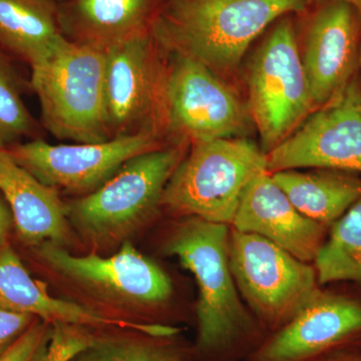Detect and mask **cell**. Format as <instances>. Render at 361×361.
Listing matches in <instances>:
<instances>
[{
	"label": "cell",
	"instance_id": "cell-1",
	"mask_svg": "<svg viewBox=\"0 0 361 361\" xmlns=\"http://www.w3.org/2000/svg\"><path fill=\"white\" fill-rule=\"evenodd\" d=\"M230 228L200 218H172L161 236V253L179 259L196 280L194 345L204 361H245L266 337L230 269Z\"/></svg>",
	"mask_w": 361,
	"mask_h": 361
},
{
	"label": "cell",
	"instance_id": "cell-2",
	"mask_svg": "<svg viewBox=\"0 0 361 361\" xmlns=\"http://www.w3.org/2000/svg\"><path fill=\"white\" fill-rule=\"evenodd\" d=\"M32 249L54 279L90 310L145 325L179 327L187 322L172 277L130 241L109 257L96 252L75 255L51 242Z\"/></svg>",
	"mask_w": 361,
	"mask_h": 361
},
{
	"label": "cell",
	"instance_id": "cell-3",
	"mask_svg": "<svg viewBox=\"0 0 361 361\" xmlns=\"http://www.w3.org/2000/svg\"><path fill=\"white\" fill-rule=\"evenodd\" d=\"M310 0H165L152 32L159 45L211 70L238 66L259 35Z\"/></svg>",
	"mask_w": 361,
	"mask_h": 361
},
{
	"label": "cell",
	"instance_id": "cell-4",
	"mask_svg": "<svg viewBox=\"0 0 361 361\" xmlns=\"http://www.w3.org/2000/svg\"><path fill=\"white\" fill-rule=\"evenodd\" d=\"M185 155L175 146L135 156L96 191L66 202L73 232L99 254L130 241L160 213L164 191Z\"/></svg>",
	"mask_w": 361,
	"mask_h": 361
},
{
	"label": "cell",
	"instance_id": "cell-5",
	"mask_svg": "<svg viewBox=\"0 0 361 361\" xmlns=\"http://www.w3.org/2000/svg\"><path fill=\"white\" fill-rule=\"evenodd\" d=\"M30 66L45 129L80 144L111 139L104 116V49L63 37Z\"/></svg>",
	"mask_w": 361,
	"mask_h": 361
},
{
	"label": "cell",
	"instance_id": "cell-6",
	"mask_svg": "<svg viewBox=\"0 0 361 361\" xmlns=\"http://www.w3.org/2000/svg\"><path fill=\"white\" fill-rule=\"evenodd\" d=\"M264 170V151L248 140L195 142L169 180L161 210L231 227L247 187Z\"/></svg>",
	"mask_w": 361,
	"mask_h": 361
},
{
	"label": "cell",
	"instance_id": "cell-7",
	"mask_svg": "<svg viewBox=\"0 0 361 361\" xmlns=\"http://www.w3.org/2000/svg\"><path fill=\"white\" fill-rule=\"evenodd\" d=\"M229 263L240 295L266 336L291 322L322 286L313 263L232 227Z\"/></svg>",
	"mask_w": 361,
	"mask_h": 361
},
{
	"label": "cell",
	"instance_id": "cell-8",
	"mask_svg": "<svg viewBox=\"0 0 361 361\" xmlns=\"http://www.w3.org/2000/svg\"><path fill=\"white\" fill-rule=\"evenodd\" d=\"M293 16L275 21L249 73L251 116L265 154L283 142L314 110Z\"/></svg>",
	"mask_w": 361,
	"mask_h": 361
},
{
	"label": "cell",
	"instance_id": "cell-9",
	"mask_svg": "<svg viewBox=\"0 0 361 361\" xmlns=\"http://www.w3.org/2000/svg\"><path fill=\"white\" fill-rule=\"evenodd\" d=\"M361 351V287L322 285L300 312L245 361H325Z\"/></svg>",
	"mask_w": 361,
	"mask_h": 361
},
{
	"label": "cell",
	"instance_id": "cell-10",
	"mask_svg": "<svg viewBox=\"0 0 361 361\" xmlns=\"http://www.w3.org/2000/svg\"><path fill=\"white\" fill-rule=\"evenodd\" d=\"M271 173L313 168L361 174V80L348 84L266 154Z\"/></svg>",
	"mask_w": 361,
	"mask_h": 361
},
{
	"label": "cell",
	"instance_id": "cell-11",
	"mask_svg": "<svg viewBox=\"0 0 361 361\" xmlns=\"http://www.w3.org/2000/svg\"><path fill=\"white\" fill-rule=\"evenodd\" d=\"M159 110L168 125L195 142L234 139L246 132L248 118L237 97L213 70L175 54L163 75Z\"/></svg>",
	"mask_w": 361,
	"mask_h": 361
},
{
	"label": "cell",
	"instance_id": "cell-12",
	"mask_svg": "<svg viewBox=\"0 0 361 361\" xmlns=\"http://www.w3.org/2000/svg\"><path fill=\"white\" fill-rule=\"evenodd\" d=\"M159 148L155 128L149 127L94 144L51 145L35 140L7 152L42 184L85 196L103 186L130 159Z\"/></svg>",
	"mask_w": 361,
	"mask_h": 361
},
{
	"label": "cell",
	"instance_id": "cell-13",
	"mask_svg": "<svg viewBox=\"0 0 361 361\" xmlns=\"http://www.w3.org/2000/svg\"><path fill=\"white\" fill-rule=\"evenodd\" d=\"M158 47L151 30L104 49V116L111 137L154 127L148 118L159 110L163 80Z\"/></svg>",
	"mask_w": 361,
	"mask_h": 361
},
{
	"label": "cell",
	"instance_id": "cell-14",
	"mask_svg": "<svg viewBox=\"0 0 361 361\" xmlns=\"http://www.w3.org/2000/svg\"><path fill=\"white\" fill-rule=\"evenodd\" d=\"M317 2L306 20L302 59L314 110L355 75L361 42V13L356 7L341 0Z\"/></svg>",
	"mask_w": 361,
	"mask_h": 361
},
{
	"label": "cell",
	"instance_id": "cell-15",
	"mask_svg": "<svg viewBox=\"0 0 361 361\" xmlns=\"http://www.w3.org/2000/svg\"><path fill=\"white\" fill-rule=\"evenodd\" d=\"M231 227L263 237L307 263L314 262L329 232L299 212L267 170L247 187Z\"/></svg>",
	"mask_w": 361,
	"mask_h": 361
},
{
	"label": "cell",
	"instance_id": "cell-16",
	"mask_svg": "<svg viewBox=\"0 0 361 361\" xmlns=\"http://www.w3.org/2000/svg\"><path fill=\"white\" fill-rule=\"evenodd\" d=\"M0 191L13 214L16 232L30 247L51 242L70 249L77 235L56 189L40 183L0 146Z\"/></svg>",
	"mask_w": 361,
	"mask_h": 361
},
{
	"label": "cell",
	"instance_id": "cell-17",
	"mask_svg": "<svg viewBox=\"0 0 361 361\" xmlns=\"http://www.w3.org/2000/svg\"><path fill=\"white\" fill-rule=\"evenodd\" d=\"M0 310L28 314L54 325L87 329H130L153 332L151 325L123 322L90 310L68 299L49 293L42 282L30 276L18 254L9 245L0 251Z\"/></svg>",
	"mask_w": 361,
	"mask_h": 361
},
{
	"label": "cell",
	"instance_id": "cell-18",
	"mask_svg": "<svg viewBox=\"0 0 361 361\" xmlns=\"http://www.w3.org/2000/svg\"><path fill=\"white\" fill-rule=\"evenodd\" d=\"M165 0H58L63 35L73 42L106 49L151 30Z\"/></svg>",
	"mask_w": 361,
	"mask_h": 361
},
{
	"label": "cell",
	"instance_id": "cell-19",
	"mask_svg": "<svg viewBox=\"0 0 361 361\" xmlns=\"http://www.w3.org/2000/svg\"><path fill=\"white\" fill-rule=\"evenodd\" d=\"M271 175L299 212L329 228L361 197V178L353 173L318 169Z\"/></svg>",
	"mask_w": 361,
	"mask_h": 361
},
{
	"label": "cell",
	"instance_id": "cell-20",
	"mask_svg": "<svg viewBox=\"0 0 361 361\" xmlns=\"http://www.w3.org/2000/svg\"><path fill=\"white\" fill-rule=\"evenodd\" d=\"M68 361H204L179 331L152 334L130 329L94 332L92 341Z\"/></svg>",
	"mask_w": 361,
	"mask_h": 361
},
{
	"label": "cell",
	"instance_id": "cell-21",
	"mask_svg": "<svg viewBox=\"0 0 361 361\" xmlns=\"http://www.w3.org/2000/svg\"><path fill=\"white\" fill-rule=\"evenodd\" d=\"M58 0H0V42L30 66L45 58L61 37Z\"/></svg>",
	"mask_w": 361,
	"mask_h": 361
},
{
	"label": "cell",
	"instance_id": "cell-22",
	"mask_svg": "<svg viewBox=\"0 0 361 361\" xmlns=\"http://www.w3.org/2000/svg\"><path fill=\"white\" fill-rule=\"evenodd\" d=\"M313 265L320 285L345 282L361 287V197L330 226Z\"/></svg>",
	"mask_w": 361,
	"mask_h": 361
},
{
	"label": "cell",
	"instance_id": "cell-23",
	"mask_svg": "<svg viewBox=\"0 0 361 361\" xmlns=\"http://www.w3.org/2000/svg\"><path fill=\"white\" fill-rule=\"evenodd\" d=\"M33 130V121L8 73L0 65V137L4 144Z\"/></svg>",
	"mask_w": 361,
	"mask_h": 361
},
{
	"label": "cell",
	"instance_id": "cell-24",
	"mask_svg": "<svg viewBox=\"0 0 361 361\" xmlns=\"http://www.w3.org/2000/svg\"><path fill=\"white\" fill-rule=\"evenodd\" d=\"M52 336V325L37 319L0 355V361H45Z\"/></svg>",
	"mask_w": 361,
	"mask_h": 361
},
{
	"label": "cell",
	"instance_id": "cell-25",
	"mask_svg": "<svg viewBox=\"0 0 361 361\" xmlns=\"http://www.w3.org/2000/svg\"><path fill=\"white\" fill-rule=\"evenodd\" d=\"M39 318L0 310V355Z\"/></svg>",
	"mask_w": 361,
	"mask_h": 361
},
{
	"label": "cell",
	"instance_id": "cell-26",
	"mask_svg": "<svg viewBox=\"0 0 361 361\" xmlns=\"http://www.w3.org/2000/svg\"><path fill=\"white\" fill-rule=\"evenodd\" d=\"M13 222L11 211L4 205V202L0 201V251L6 245L7 235Z\"/></svg>",
	"mask_w": 361,
	"mask_h": 361
},
{
	"label": "cell",
	"instance_id": "cell-27",
	"mask_svg": "<svg viewBox=\"0 0 361 361\" xmlns=\"http://www.w3.org/2000/svg\"><path fill=\"white\" fill-rule=\"evenodd\" d=\"M325 361H361V351H341V353L330 356Z\"/></svg>",
	"mask_w": 361,
	"mask_h": 361
},
{
	"label": "cell",
	"instance_id": "cell-28",
	"mask_svg": "<svg viewBox=\"0 0 361 361\" xmlns=\"http://www.w3.org/2000/svg\"><path fill=\"white\" fill-rule=\"evenodd\" d=\"M341 1L348 2L351 6L356 7L361 13V0H341Z\"/></svg>",
	"mask_w": 361,
	"mask_h": 361
},
{
	"label": "cell",
	"instance_id": "cell-29",
	"mask_svg": "<svg viewBox=\"0 0 361 361\" xmlns=\"http://www.w3.org/2000/svg\"><path fill=\"white\" fill-rule=\"evenodd\" d=\"M0 146H1V147L4 146V141H2L1 137H0Z\"/></svg>",
	"mask_w": 361,
	"mask_h": 361
},
{
	"label": "cell",
	"instance_id": "cell-30",
	"mask_svg": "<svg viewBox=\"0 0 361 361\" xmlns=\"http://www.w3.org/2000/svg\"><path fill=\"white\" fill-rule=\"evenodd\" d=\"M360 61L361 63V42H360Z\"/></svg>",
	"mask_w": 361,
	"mask_h": 361
}]
</instances>
